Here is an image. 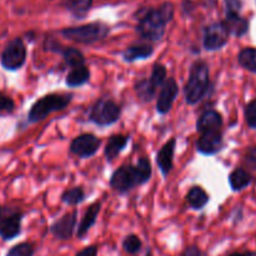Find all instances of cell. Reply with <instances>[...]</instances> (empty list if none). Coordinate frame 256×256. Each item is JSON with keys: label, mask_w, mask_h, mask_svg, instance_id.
Returning a JSON list of instances; mask_svg holds the SVG:
<instances>
[{"label": "cell", "mask_w": 256, "mask_h": 256, "mask_svg": "<svg viewBox=\"0 0 256 256\" xmlns=\"http://www.w3.org/2000/svg\"><path fill=\"white\" fill-rule=\"evenodd\" d=\"M158 88L159 86L152 82V78L138 80L134 85V90L136 92L138 98L144 102H150L154 99L155 95H156Z\"/></svg>", "instance_id": "cell-22"}, {"label": "cell", "mask_w": 256, "mask_h": 256, "mask_svg": "<svg viewBox=\"0 0 256 256\" xmlns=\"http://www.w3.org/2000/svg\"><path fill=\"white\" fill-rule=\"evenodd\" d=\"M45 50L48 52H56V54H60L64 59V62H66L68 66L72 69V68H76L80 66V65L86 64L85 62V56L80 50L75 49V48H68V46H62L60 42H55L52 39H48L45 42Z\"/></svg>", "instance_id": "cell-11"}, {"label": "cell", "mask_w": 256, "mask_h": 256, "mask_svg": "<svg viewBox=\"0 0 256 256\" xmlns=\"http://www.w3.org/2000/svg\"><path fill=\"white\" fill-rule=\"evenodd\" d=\"M100 210H102V202H95L88 206L82 222L78 225V239H84L85 235H86L88 232H89V230L94 226L95 222H96L98 220V216H99L100 214Z\"/></svg>", "instance_id": "cell-17"}, {"label": "cell", "mask_w": 256, "mask_h": 256, "mask_svg": "<svg viewBox=\"0 0 256 256\" xmlns=\"http://www.w3.org/2000/svg\"><path fill=\"white\" fill-rule=\"evenodd\" d=\"M2 212H4V209H2V206H0V218H2Z\"/></svg>", "instance_id": "cell-39"}, {"label": "cell", "mask_w": 256, "mask_h": 256, "mask_svg": "<svg viewBox=\"0 0 256 256\" xmlns=\"http://www.w3.org/2000/svg\"><path fill=\"white\" fill-rule=\"evenodd\" d=\"M178 94H179V85H178L176 80H175L174 78H169V79L165 80L162 89H160L159 96H158V102H156L158 114L160 115L168 114V112L172 110V104H174Z\"/></svg>", "instance_id": "cell-13"}, {"label": "cell", "mask_w": 256, "mask_h": 256, "mask_svg": "<svg viewBox=\"0 0 256 256\" xmlns=\"http://www.w3.org/2000/svg\"><path fill=\"white\" fill-rule=\"evenodd\" d=\"M122 108L109 99H99L89 110V120L100 128L110 126L119 122Z\"/></svg>", "instance_id": "cell-5"}, {"label": "cell", "mask_w": 256, "mask_h": 256, "mask_svg": "<svg viewBox=\"0 0 256 256\" xmlns=\"http://www.w3.org/2000/svg\"><path fill=\"white\" fill-rule=\"evenodd\" d=\"M136 32L142 39L159 42L165 34V28L174 18V5L164 2L159 8H148L136 12Z\"/></svg>", "instance_id": "cell-1"}, {"label": "cell", "mask_w": 256, "mask_h": 256, "mask_svg": "<svg viewBox=\"0 0 256 256\" xmlns=\"http://www.w3.org/2000/svg\"><path fill=\"white\" fill-rule=\"evenodd\" d=\"M176 146V139L172 138L165 142L156 154V165L162 172V176H168L174 166V154Z\"/></svg>", "instance_id": "cell-15"}, {"label": "cell", "mask_w": 256, "mask_h": 256, "mask_svg": "<svg viewBox=\"0 0 256 256\" xmlns=\"http://www.w3.org/2000/svg\"><path fill=\"white\" fill-rule=\"evenodd\" d=\"M210 72L209 66L202 60L192 62L189 70V78L184 88L185 102L189 105H195L202 102L209 92Z\"/></svg>", "instance_id": "cell-2"}, {"label": "cell", "mask_w": 256, "mask_h": 256, "mask_svg": "<svg viewBox=\"0 0 256 256\" xmlns=\"http://www.w3.org/2000/svg\"><path fill=\"white\" fill-rule=\"evenodd\" d=\"M226 14H240L242 2V0H225Z\"/></svg>", "instance_id": "cell-35"}, {"label": "cell", "mask_w": 256, "mask_h": 256, "mask_svg": "<svg viewBox=\"0 0 256 256\" xmlns=\"http://www.w3.org/2000/svg\"><path fill=\"white\" fill-rule=\"evenodd\" d=\"M209 200V194L202 186H192L186 194L188 205L194 210H202Z\"/></svg>", "instance_id": "cell-23"}, {"label": "cell", "mask_w": 256, "mask_h": 256, "mask_svg": "<svg viewBox=\"0 0 256 256\" xmlns=\"http://www.w3.org/2000/svg\"><path fill=\"white\" fill-rule=\"evenodd\" d=\"M150 78H152V80L158 85V86L162 88V84L165 82V80H166V68H165V65L160 64V62L154 64Z\"/></svg>", "instance_id": "cell-31"}, {"label": "cell", "mask_w": 256, "mask_h": 256, "mask_svg": "<svg viewBox=\"0 0 256 256\" xmlns=\"http://www.w3.org/2000/svg\"><path fill=\"white\" fill-rule=\"evenodd\" d=\"M85 192L82 188L75 186L72 189H66L62 194V202L64 204L69 205V206H76V205L82 204L85 200Z\"/></svg>", "instance_id": "cell-26"}, {"label": "cell", "mask_w": 256, "mask_h": 256, "mask_svg": "<svg viewBox=\"0 0 256 256\" xmlns=\"http://www.w3.org/2000/svg\"><path fill=\"white\" fill-rule=\"evenodd\" d=\"M110 186L119 194H128L135 186L142 185L134 165H122L110 176Z\"/></svg>", "instance_id": "cell-7"}, {"label": "cell", "mask_w": 256, "mask_h": 256, "mask_svg": "<svg viewBox=\"0 0 256 256\" xmlns=\"http://www.w3.org/2000/svg\"><path fill=\"white\" fill-rule=\"evenodd\" d=\"M244 162L249 169L256 170V146L249 148L244 156Z\"/></svg>", "instance_id": "cell-34"}, {"label": "cell", "mask_w": 256, "mask_h": 256, "mask_svg": "<svg viewBox=\"0 0 256 256\" xmlns=\"http://www.w3.org/2000/svg\"><path fill=\"white\" fill-rule=\"evenodd\" d=\"M134 166H135V169H136L138 175H139L142 185L146 184L152 175V162L149 160V158H140Z\"/></svg>", "instance_id": "cell-28"}, {"label": "cell", "mask_w": 256, "mask_h": 256, "mask_svg": "<svg viewBox=\"0 0 256 256\" xmlns=\"http://www.w3.org/2000/svg\"><path fill=\"white\" fill-rule=\"evenodd\" d=\"M22 212L19 210L6 212L4 209L2 218H0V238L5 242L15 239L22 234Z\"/></svg>", "instance_id": "cell-10"}, {"label": "cell", "mask_w": 256, "mask_h": 256, "mask_svg": "<svg viewBox=\"0 0 256 256\" xmlns=\"http://www.w3.org/2000/svg\"><path fill=\"white\" fill-rule=\"evenodd\" d=\"M122 249L126 254L129 255H136L138 252H142V242L140 238L135 234H130L124 238L122 240Z\"/></svg>", "instance_id": "cell-29"}, {"label": "cell", "mask_w": 256, "mask_h": 256, "mask_svg": "<svg viewBox=\"0 0 256 256\" xmlns=\"http://www.w3.org/2000/svg\"><path fill=\"white\" fill-rule=\"evenodd\" d=\"M222 22L226 26L229 34L235 36H242L249 30V22L240 14H226V18Z\"/></svg>", "instance_id": "cell-21"}, {"label": "cell", "mask_w": 256, "mask_h": 256, "mask_svg": "<svg viewBox=\"0 0 256 256\" xmlns=\"http://www.w3.org/2000/svg\"><path fill=\"white\" fill-rule=\"evenodd\" d=\"M15 109V102L8 95L0 92V112H12Z\"/></svg>", "instance_id": "cell-33"}, {"label": "cell", "mask_w": 256, "mask_h": 256, "mask_svg": "<svg viewBox=\"0 0 256 256\" xmlns=\"http://www.w3.org/2000/svg\"><path fill=\"white\" fill-rule=\"evenodd\" d=\"M92 0H66L65 8L76 18H84L92 9Z\"/></svg>", "instance_id": "cell-25"}, {"label": "cell", "mask_w": 256, "mask_h": 256, "mask_svg": "<svg viewBox=\"0 0 256 256\" xmlns=\"http://www.w3.org/2000/svg\"><path fill=\"white\" fill-rule=\"evenodd\" d=\"M182 256H208V255L205 254L199 246H196V245H190V246L185 248V250L182 252Z\"/></svg>", "instance_id": "cell-36"}, {"label": "cell", "mask_w": 256, "mask_h": 256, "mask_svg": "<svg viewBox=\"0 0 256 256\" xmlns=\"http://www.w3.org/2000/svg\"><path fill=\"white\" fill-rule=\"evenodd\" d=\"M252 182V178L246 170L242 169H235L232 174L229 175V184L232 186V189L234 192H240V190L245 189L246 186H249Z\"/></svg>", "instance_id": "cell-24"}, {"label": "cell", "mask_w": 256, "mask_h": 256, "mask_svg": "<svg viewBox=\"0 0 256 256\" xmlns=\"http://www.w3.org/2000/svg\"><path fill=\"white\" fill-rule=\"evenodd\" d=\"M90 80V69L86 64L72 68L65 78V84L69 88H79L88 84Z\"/></svg>", "instance_id": "cell-20"}, {"label": "cell", "mask_w": 256, "mask_h": 256, "mask_svg": "<svg viewBox=\"0 0 256 256\" xmlns=\"http://www.w3.org/2000/svg\"><path fill=\"white\" fill-rule=\"evenodd\" d=\"M26 62V46L22 38H15L6 44L2 52V66L8 72H16Z\"/></svg>", "instance_id": "cell-6"}, {"label": "cell", "mask_w": 256, "mask_h": 256, "mask_svg": "<svg viewBox=\"0 0 256 256\" xmlns=\"http://www.w3.org/2000/svg\"><path fill=\"white\" fill-rule=\"evenodd\" d=\"M35 252L34 245L30 242H20L10 248L5 256H32Z\"/></svg>", "instance_id": "cell-30"}, {"label": "cell", "mask_w": 256, "mask_h": 256, "mask_svg": "<svg viewBox=\"0 0 256 256\" xmlns=\"http://www.w3.org/2000/svg\"><path fill=\"white\" fill-rule=\"evenodd\" d=\"M154 54V48L149 44H135L126 48L122 52V60L126 62H134L138 60L149 59Z\"/></svg>", "instance_id": "cell-19"}, {"label": "cell", "mask_w": 256, "mask_h": 256, "mask_svg": "<svg viewBox=\"0 0 256 256\" xmlns=\"http://www.w3.org/2000/svg\"><path fill=\"white\" fill-rule=\"evenodd\" d=\"M75 256H98V246L96 245H90V246L84 248Z\"/></svg>", "instance_id": "cell-37"}, {"label": "cell", "mask_w": 256, "mask_h": 256, "mask_svg": "<svg viewBox=\"0 0 256 256\" xmlns=\"http://www.w3.org/2000/svg\"><path fill=\"white\" fill-rule=\"evenodd\" d=\"M130 142L129 135L125 134H115L109 138L106 142V146L104 149L105 159L108 162H112V160L116 159L120 155V152L125 149L128 142Z\"/></svg>", "instance_id": "cell-18"}, {"label": "cell", "mask_w": 256, "mask_h": 256, "mask_svg": "<svg viewBox=\"0 0 256 256\" xmlns=\"http://www.w3.org/2000/svg\"><path fill=\"white\" fill-rule=\"evenodd\" d=\"M72 98H74L72 94H56V92L45 95L32 105L28 114V120L29 122H42L52 112L64 110L72 102Z\"/></svg>", "instance_id": "cell-3"}, {"label": "cell", "mask_w": 256, "mask_h": 256, "mask_svg": "<svg viewBox=\"0 0 256 256\" xmlns=\"http://www.w3.org/2000/svg\"><path fill=\"white\" fill-rule=\"evenodd\" d=\"M222 145L224 140L222 130H212L202 132L196 142V150L202 155H214L222 149Z\"/></svg>", "instance_id": "cell-14"}, {"label": "cell", "mask_w": 256, "mask_h": 256, "mask_svg": "<svg viewBox=\"0 0 256 256\" xmlns=\"http://www.w3.org/2000/svg\"><path fill=\"white\" fill-rule=\"evenodd\" d=\"M102 146V139L98 138L96 135L86 134L78 135L76 138L72 139L70 142V152L82 159H88V158L94 156L98 152V150Z\"/></svg>", "instance_id": "cell-9"}, {"label": "cell", "mask_w": 256, "mask_h": 256, "mask_svg": "<svg viewBox=\"0 0 256 256\" xmlns=\"http://www.w3.org/2000/svg\"><path fill=\"white\" fill-rule=\"evenodd\" d=\"M238 62L244 69L256 74V49L255 48H245L239 52Z\"/></svg>", "instance_id": "cell-27"}, {"label": "cell", "mask_w": 256, "mask_h": 256, "mask_svg": "<svg viewBox=\"0 0 256 256\" xmlns=\"http://www.w3.org/2000/svg\"><path fill=\"white\" fill-rule=\"evenodd\" d=\"M110 28L102 22H94L80 26L65 28L60 30V34L66 39L82 44H92L100 42L109 35Z\"/></svg>", "instance_id": "cell-4"}, {"label": "cell", "mask_w": 256, "mask_h": 256, "mask_svg": "<svg viewBox=\"0 0 256 256\" xmlns=\"http://www.w3.org/2000/svg\"><path fill=\"white\" fill-rule=\"evenodd\" d=\"M245 119L252 129H256V99L252 100L245 108Z\"/></svg>", "instance_id": "cell-32"}, {"label": "cell", "mask_w": 256, "mask_h": 256, "mask_svg": "<svg viewBox=\"0 0 256 256\" xmlns=\"http://www.w3.org/2000/svg\"><path fill=\"white\" fill-rule=\"evenodd\" d=\"M229 256H256V254L252 252H234V254H230Z\"/></svg>", "instance_id": "cell-38"}, {"label": "cell", "mask_w": 256, "mask_h": 256, "mask_svg": "<svg viewBox=\"0 0 256 256\" xmlns=\"http://www.w3.org/2000/svg\"><path fill=\"white\" fill-rule=\"evenodd\" d=\"M229 32L222 22H212L208 25L204 29V38H202V45L208 52H215L220 50L228 44L229 40Z\"/></svg>", "instance_id": "cell-8"}, {"label": "cell", "mask_w": 256, "mask_h": 256, "mask_svg": "<svg viewBox=\"0 0 256 256\" xmlns=\"http://www.w3.org/2000/svg\"><path fill=\"white\" fill-rule=\"evenodd\" d=\"M222 116L219 112L214 109L206 110L200 115L196 122V132H205L212 130H222Z\"/></svg>", "instance_id": "cell-16"}, {"label": "cell", "mask_w": 256, "mask_h": 256, "mask_svg": "<svg viewBox=\"0 0 256 256\" xmlns=\"http://www.w3.org/2000/svg\"><path fill=\"white\" fill-rule=\"evenodd\" d=\"M76 219H78V212L72 210V212H66L62 215L60 219L54 222L50 226V232L52 236L58 240H70L74 235L75 228H76Z\"/></svg>", "instance_id": "cell-12"}]
</instances>
